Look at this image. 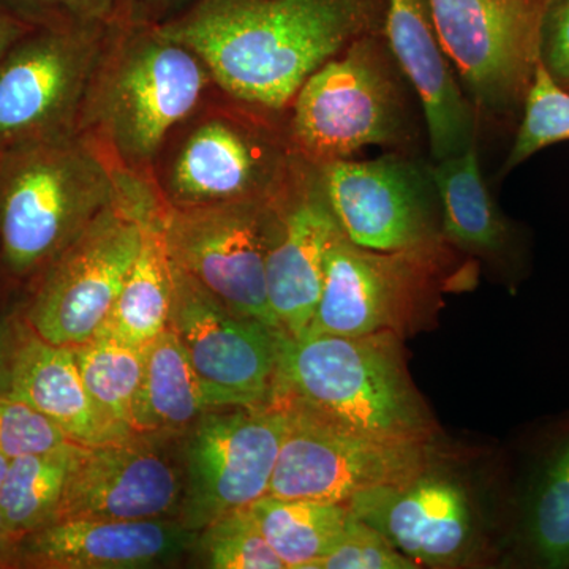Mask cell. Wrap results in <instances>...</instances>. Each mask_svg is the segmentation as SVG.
<instances>
[{"instance_id":"cell-3","label":"cell","mask_w":569,"mask_h":569,"mask_svg":"<svg viewBox=\"0 0 569 569\" xmlns=\"http://www.w3.org/2000/svg\"><path fill=\"white\" fill-rule=\"evenodd\" d=\"M212 80L208 67L156 22L129 17L112 31L78 130L127 170L146 174L168 134L186 121Z\"/></svg>"},{"instance_id":"cell-34","label":"cell","mask_w":569,"mask_h":569,"mask_svg":"<svg viewBox=\"0 0 569 569\" xmlns=\"http://www.w3.org/2000/svg\"><path fill=\"white\" fill-rule=\"evenodd\" d=\"M539 62L569 91V0H549L539 40Z\"/></svg>"},{"instance_id":"cell-29","label":"cell","mask_w":569,"mask_h":569,"mask_svg":"<svg viewBox=\"0 0 569 569\" xmlns=\"http://www.w3.org/2000/svg\"><path fill=\"white\" fill-rule=\"evenodd\" d=\"M565 141H569V91L539 62L501 173L508 174L535 153Z\"/></svg>"},{"instance_id":"cell-5","label":"cell","mask_w":569,"mask_h":569,"mask_svg":"<svg viewBox=\"0 0 569 569\" xmlns=\"http://www.w3.org/2000/svg\"><path fill=\"white\" fill-rule=\"evenodd\" d=\"M119 164L88 133L0 152V247L10 271L47 268L118 194Z\"/></svg>"},{"instance_id":"cell-17","label":"cell","mask_w":569,"mask_h":569,"mask_svg":"<svg viewBox=\"0 0 569 569\" xmlns=\"http://www.w3.org/2000/svg\"><path fill=\"white\" fill-rule=\"evenodd\" d=\"M347 505L418 567H455L473 548L475 518L467 490L430 468L399 485L359 493Z\"/></svg>"},{"instance_id":"cell-36","label":"cell","mask_w":569,"mask_h":569,"mask_svg":"<svg viewBox=\"0 0 569 569\" xmlns=\"http://www.w3.org/2000/svg\"><path fill=\"white\" fill-rule=\"evenodd\" d=\"M21 335L10 318L0 320V395L10 392L11 369Z\"/></svg>"},{"instance_id":"cell-31","label":"cell","mask_w":569,"mask_h":569,"mask_svg":"<svg viewBox=\"0 0 569 569\" xmlns=\"http://www.w3.org/2000/svg\"><path fill=\"white\" fill-rule=\"evenodd\" d=\"M408 557L399 552L389 539L356 518L351 512L342 538L328 556L318 561L316 569H415Z\"/></svg>"},{"instance_id":"cell-28","label":"cell","mask_w":569,"mask_h":569,"mask_svg":"<svg viewBox=\"0 0 569 569\" xmlns=\"http://www.w3.org/2000/svg\"><path fill=\"white\" fill-rule=\"evenodd\" d=\"M73 351L84 387L96 406L111 421L134 432V408L144 373V348L97 336L74 347Z\"/></svg>"},{"instance_id":"cell-18","label":"cell","mask_w":569,"mask_h":569,"mask_svg":"<svg viewBox=\"0 0 569 569\" xmlns=\"http://www.w3.org/2000/svg\"><path fill=\"white\" fill-rule=\"evenodd\" d=\"M385 37L425 114L430 160L479 144L481 119L445 52L427 0H388Z\"/></svg>"},{"instance_id":"cell-37","label":"cell","mask_w":569,"mask_h":569,"mask_svg":"<svg viewBox=\"0 0 569 569\" xmlns=\"http://www.w3.org/2000/svg\"><path fill=\"white\" fill-rule=\"evenodd\" d=\"M33 26L18 17L9 6L0 0V58L18 43L22 37L31 32Z\"/></svg>"},{"instance_id":"cell-35","label":"cell","mask_w":569,"mask_h":569,"mask_svg":"<svg viewBox=\"0 0 569 569\" xmlns=\"http://www.w3.org/2000/svg\"><path fill=\"white\" fill-rule=\"evenodd\" d=\"M193 2L194 0H127L130 17L156 24L170 20Z\"/></svg>"},{"instance_id":"cell-10","label":"cell","mask_w":569,"mask_h":569,"mask_svg":"<svg viewBox=\"0 0 569 569\" xmlns=\"http://www.w3.org/2000/svg\"><path fill=\"white\" fill-rule=\"evenodd\" d=\"M118 24L32 29L0 58V152L77 132Z\"/></svg>"},{"instance_id":"cell-25","label":"cell","mask_w":569,"mask_h":569,"mask_svg":"<svg viewBox=\"0 0 569 569\" xmlns=\"http://www.w3.org/2000/svg\"><path fill=\"white\" fill-rule=\"evenodd\" d=\"M258 529L287 569H316L342 538L347 503L261 497L249 507Z\"/></svg>"},{"instance_id":"cell-11","label":"cell","mask_w":569,"mask_h":569,"mask_svg":"<svg viewBox=\"0 0 569 569\" xmlns=\"http://www.w3.org/2000/svg\"><path fill=\"white\" fill-rule=\"evenodd\" d=\"M288 427L283 407L213 408L186 430L179 520L201 531L268 496Z\"/></svg>"},{"instance_id":"cell-22","label":"cell","mask_w":569,"mask_h":569,"mask_svg":"<svg viewBox=\"0 0 569 569\" xmlns=\"http://www.w3.org/2000/svg\"><path fill=\"white\" fill-rule=\"evenodd\" d=\"M164 212L167 201L152 186L141 208L140 250L97 336L144 348L170 325L174 268L164 239Z\"/></svg>"},{"instance_id":"cell-2","label":"cell","mask_w":569,"mask_h":569,"mask_svg":"<svg viewBox=\"0 0 569 569\" xmlns=\"http://www.w3.org/2000/svg\"><path fill=\"white\" fill-rule=\"evenodd\" d=\"M296 157L321 167L377 146L422 153L426 122L417 93L385 32L359 37L307 78L284 112Z\"/></svg>"},{"instance_id":"cell-16","label":"cell","mask_w":569,"mask_h":569,"mask_svg":"<svg viewBox=\"0 0 569 569\" xmlns=\"http://www.w3.org/2000/svg\"><path fill=\"white\" fill-rule=\"evenodd\" d=\"M141 433L78 449L58 519H179L182 463L163 456Z\"/></svg>"},{"instance_id":"cell-12","label":"cell","mask_w":569,"mask_h":569,"mask_svg":"<svg viewBox=\"0 0 569 569\" xmlns=\"http://www.w3.org/2000/svg\"><path fill=\"white\" fill-rule=\"evenodd\" d=\"M342 233L376 252L445 244L440 201L422 153L385 152L317 167Z\"/></svg>"},{"instance_id":"cell-19","label":"cell","mask_w":569,"mask_h":569,"mask_svg":"<svg viewBox=\"0 0 569 569\" xmlns=\"http://www.w3.org/2000/svg\"><path fill=\"white\" fill-rule=\"evenodd\" d=\"M198 533L179 519L56 520L22 537L14 563L44 569H144L176 563Z\"/></svg>"},{"instance_id":"cell-24","label":"cell","mask_w":569,"mask_h":569,"mask_svg":"<svg viewBox=\"0 0 569 569\" xmlns=\"http://www.w3.org/2000/svg\"><path fill=\"white\" fill-rule=\"evenodd\" d=\"M209 410L212 408L189 355L174 329L168 326L144 347L134 432L141 436L186 432Z\"/></svg>"},{"instance_id":"cell-23","label":"cell","mask_w":569,"mask_h":569,"mask_svg":"<svg viewBox=\"0 0 569 569\" xmlns=\"http://www.w3.org/2000/svg\"><path fill=\"white\" fill-rule=\"evenodd\" d=\"M430 173L440 201L445 242L489 261H511L516 231L498 209L482 176L478 144L440 162L430 160Z\"/></svg>"},{"instance_id":"cell-32","label":"cell","mask_w":569,"mask_h":569,"mask_svg":"<svg viewBox=\"0 0 569 569\" xmlns=\"http://www.w3.org/2000/svg\"><path fill=\"white\" fill-rule=\"evenodd\" d=\"M33 28L112 26L130 17L127 0H2Z\"/></svg>"},{"instance_id":"cell-27","label":"cell","mask_w":569,"mask_h":569,"mask_svg":"<svg viewBox=\"0 0 569 569\" xmlns=\"http://www.w3.org/2000/svg\"><path fill=\"white\" fill-rule=\"evenodd\" d=\"M522 541L538 567L569 568V430L538 468L523 508Z\"/></svg>"},{"instance_id":"cell-1","label":"cell","mask_w":569,"mask_h":569,"mask_svg":"<svg viewBox=\"0 0 569 569\" xmlns=\"http://www.w3.org/2000/svg\"><path fill=\"white\" fill-rule=\"evenodd\" d=\"M388 0H194L159 22L236 103L284 114L307 78L359 37L385 32Z\"/></svg>"},{"instance_id":"cell-9","label":"cell","mask_w":569,"mask_h":569,"mask_svg":"<svg viewBox=\"0 0 569 569\" xmlns=\"http://www.w3.org/2000/svg\"><path fill=\"white\" fill-rule=\"evenodd\" d=\"M283 118L242 104L198 123L176 153L164 201L192 208L287 194L302 160L291 149Z\"/></svg>"},{"instance_id":"cell-20","label":"cell","mask_w":569,"mask_h":569,"mask_svg":"<svg viewBox=\"0 0 569 569\" xmlns=\"http://www.w3.org/2000/svg\"><path fill=\"white\" fill-rule=\"evenodd\" d=\"M340 231L320 171L302 160L282 234L266 264L269 307L284 336L298 339L309 331L323 290L326 254Z\"/></svg>"},{"instance_id":"cell-30","label":"cell","mask_w":569,"mask_h":569,"mask_svg":"<svg viewBox=\"0 0 569 569\" xmlns=\"http://www.w3.org/2000/svg\"><path fill=\"white\" fill-rule=\"evenodd\" d=\"M193 550L213 569H287L258 529L249 507L228 512L198 533Z\"/></svg>"},{"instance_id":"cell-38","label":"cell","mask_w":569,"mask_h":569,"mask_svg":"<svg viewBox=\"0 0 569 569\" xmlns=\"http://www.w3.org/2000/svg\"><path fill=\"white\" fill-rule=\"evenodd\" d=\"M18 541H20V538L11 533L6 520H3L2 512H0V567L14 563Z\"/></svg>"},{"instance_id":"cell-8","label":"cell","mask_w":569,"mask_h":569,"mask_svg":"<svg viewBox=\"0 0 569 569\" xmlns=\"http://www.w3.org/2000/svg\"><path fill=\"white\" fill-rule=\"evenodd\" d=\"M291 189L271 200L192 208L167 203L164 212V239L176 268L238 316L263 321L279 332L282 329L268 302L266 264L282 234Z\"/></svg>"},{"instance_id":"cell-6","label":"cell","mask_w":569,"mask_h":569,"mask_svg":"<svg viewBox=\"0 0 569 569\" xmlns=\"http://www.w3.org/2000/svg\"><path fill=\"white\" fill-rule=\"evenodd\" d=\"M114 200L47 266L29 307L31 331L74 348L99 335L141 246V208L153 182L119 167Z\"/></svg>"},{"instance_id":"cell-39","label":"cell","mask_w":569,"mask_h":569,"mask_svg":"<svg viewBox=\"0 0 569 569\" xmlns=\"http://www.w3.org/2000/svg\"><path fill=\"white\" fill-rule=\"evenodd\" d=\"M10 459L0 452V488H2L3 479H6L7 470H9Z\"/></svg>"},{"instance_id":"cell-7","label":"cell","mask_w":569,"mask_h":569,"mask_svg":"<svg viewBox=\"0 0 569 569\" xmlns=\"http://www.w3.org/2000/svg\"><path fill=\"white\" fill-rule=\"evenodd\" d=\"M481 122L516 129L539 63L549 0H427Z\"/></svg>"},{"instance_id":"cell-21","label":"cell","mask_w":569,"mask_h":569,"mask_svg":"<svg viewBox=\"0 0 569 569\" xmlns=\"http://www.w3.org/2000/svg\"><path fill=\"white\" fill-rule=\"evenodd\" d=\"M10 395L28 403L81 447L138 436L111 421L82 381L73 348L52 346L36 332L21 335L11 369Z\"/></svg>"},{"instance_id":"cell-26","label":"cell","mask_w":569,"mask_h":569,"mask_svg":"<svg viewBox=\"0 0 569 569\" xmlns=\"http://www.w3.org/2000/svg\"><path fill=\"white\" fill-rule=\"evenodd\" d=\"M78 449L80 445L67 441L10 460L0 488V512L14 537L21 539L56 522Z\"/></svg>"},{"instance_id":"cell-33","label":"cell","mask_w":569,"mask_h":569,"mask_svg":"<svg viewBox=\"0 0 569 569\" xmlns=\"http://www.w3.org/2000/svg\"><path fill=\"white\" fill-rule=\"evenodd\" d=\"M70 441L50 419L28 403L11 396L0 395V452L6 458L39 455Z\"/></svg>"},{"instance_id":"cell-4","label":"cell","mask_w":569,"mask_h":569,"mask_svg":"<svg viewBox=\"0 0 569 569\" xmlns=\"http://www.w3.org/2000/svg\"><path fill=\"white\" fill-rule=\"evenodd\" d=\"M365 436L429 441V413L392 331L280 337L274 402Z\"/></svg>"},{"instance_id":"cell-13","label":"cell","mask_w":569,"mask_h":569,"mask_svg":"<svg viewBox=\"0 0 569 569\" xmlns=\"http://www.w3.org/2000/svg\"><path fill=\"white\" fill-rule=\"evenodd\" d=\"M280 407L287 410L288 427L268 496L348 503L430 468L425 441L369 437L302 408Z\"/></svg>"},{"instance_id":"cell-15","label":"cell","mask_w":569,"mask_h":569,"mask_svg":"<svg viewBox=\"0 0 569 569\" xmlns=\"http://www.w3.org/2000/svg\"><path fill=\"white\" fill-rule=\"evenodd\" d=\"M174 268L170 325L181 339L209 407L272 406L280 337L263 321L238 316L203 284Z\"/></svg>"},{"instance_id":"cell-14","label":"cell","mask_w":569,"mask_h":569,"mask_svg":"<svg viewBox=\"0 0 569 569\" xmlns=\"http://www.w3.org/2000/svg\"><path fill=\"white\" fill-rule=\"evenodd\" d=\"M451 261L447 242L376 252L340 231L326 254L323 290L306 335L356 337L392 331L436 291ZM305 335V336H306Z\"/></svg>"}]
</instances>
